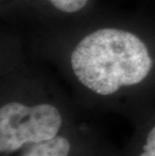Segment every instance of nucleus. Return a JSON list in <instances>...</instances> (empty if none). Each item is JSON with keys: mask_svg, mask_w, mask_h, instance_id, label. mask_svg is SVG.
Segmentation results:
<instances>
[{"mask_svg": "<svg viewBox=\"0 0 155 156\" xmlns=\"http://www.w3.org/2000/svg\"><path fill=\"white\" fill-rule=\"evenodd\" d=\"M71 66L86 88L98 95L110 96L122 87L142 82L152 69V59L136 34L102 28L77 44L71 55Z\"/></svg>", "mask_w": 155, "mask_h": 156, "instance_id": "1", "label": "nucleus"}, {"mask_svg": "<svg viewBox=\"0 0 155 156\" xmlns=\"http://www.w3.org/2000/svg\"><path fill=\"white\" fill-rule=\"evenodd\" d=\"M62 124L61 112L54 105L6 103L0 108V152L12 153L24 145L51 140Z\"/></svg>", "mask_w": 155, "mask_h": 156, "instance_id": "2", "label": "nucleus"}, {"mask_svg": "<svg viewBox=\"0 0 155 156\" xmlns=\"http://www.w3.org/2000/svg\"><path fill=\"white\" fill-rule=\"evenodd\" d=\"M71 143L62 136H55L51 140L32 144L22 156H69Z\"/></svg>", "mask_w": 155, "mask_h": 156, "instance_id": "3", "label": "nucleus"}, {"mask_svg": "<svg viewBox=\"0 0 155 156\" xmlns=\"http://www.w3.org/2000/svg\"><path fill=\"white\" fill-rule=\"evenodd\" d=\"M55 8L65 13H75L83 9L89 0H48Z\"/></svg>", "mask_w": 155, "mask_h": 156, "instance_id": "4", "label": "nucleus"}, {"mask_svg": "<svg viewBox=\"0 0 155 156\" xmlns=\"http://www.w3.org/2000/svg\"><path fill=\"white\" fill-rule=\"evenodd\" d=\"M138 156H155V126L147 134L146 141L143 145V151Z\"/></svg>", "mask_w": 155, "mask_h": 156, "instance_id": "5", "label": "nucleus"}]
</instances>
